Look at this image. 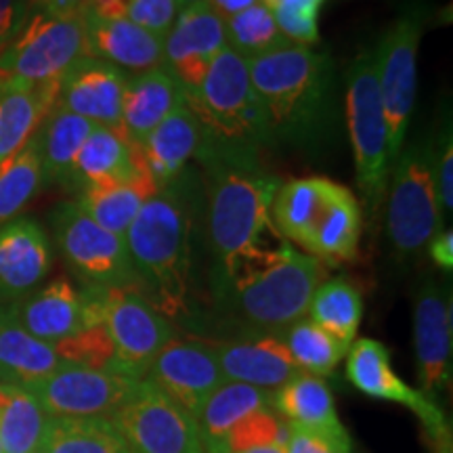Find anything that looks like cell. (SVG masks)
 <instances>
[{"instance_id":"cell-1","label":"cell","mask_w":453,"mask_h":453,"mask_svg":"<svg viewBox=\"0 0 453 453\" xmlns=\"http://www.w3.org/2000/svg\"><path fill=\"white\" fill-rule=\"evenodd\" d=\"M208 231L217 257V288L280 258L288 243L271 220L280 180L260 166H211Z\"/></svg>"},{"instance_id":"cell-2","label":"cell","mask_w":453,"mask_h":453,"mask_svg":"<svg viewBox=\"0 0 453 453\" xmlns=\"http://www.w3.org/2000/svg\"><path fill=\"white\" fill-rule=\"evenodd\" d=\"M271 145L311 147L332 122V61L313 47L288 44L248 61Z\"/></svg>"},{"instance_id":"cell-3","label":"cell","mask_w":453,"mask_h":453,"mask_svg":"<svg viewBox=\"0 0 453 453\" xmlns=\"http://www.w3.org/2000/svg\"><path fill=\"white\" fill-rule=\"evenodd\" d=\"M183 99L200 127V160L211 166H258V151L271 145L267 118L254 93L248 61L226 47L200 87Z\"/></svg>"},{"instance_id":"cell-4","label":"cell","mask_w":453,"mask_h":453,"mask_svg":"<svg viewBox=\"0 0 453 453\" xmlns=\"http://www.w3.org/2000/svg\"><path fill=\"white\" fill-rule=\"evenodd\" d=\"M124 240L141 294L166 319L189 315L191 214L174 185L143 203Z\"/></svg>"},{"instance_id":"cell-5","label":"cell","mask_w":453,"mask_h":453,"mask_svg":"<svg viewBox=\"0 0 453 453\" xmlns=\"http://www.w3.org/2000/svg\"><path fill=\"white\" fill-rule=\"evenodd\" d=\"M324 277L326 267L319 260L290 246L273 263L217 288V298L226 315L250 332L280 336L309 315Z\"/></svg>"},{"instance_id":"cell-6","label":"cell","mask_w":453,"mask_h":453,"mask_svg":"<svg viewBox=\"0 0 453 453\" xmlns=\"http://www.w3.org/2000/svg\"><path fill=\"white\" fill-rule=\"evenodd\" d=\"M347 127L361 212L376 225L388 194L390 157L373 49H361L347 70Z\"/></svg>"},{"instance_id":"cell-7","label":"cell","mask_w":453,"mask_h":453,"mask_svg":"<svg viewBox=\"0 0 453 453\" xmlns=\"http://www.w3.org/2000/svg\"><path fill=\"white\" fill-rule=\"evenodd\" d=\"M388 185L387 229L390 246L401 257H411L443 231V214L433 173V139L405 141L390 166Z\"/></svg>"},{"instance_id":"cell-8","label":"cell","mask_w":453,"mask_h":453,"mask_svg":"<svg viewBox=\"0 0 453 453\" xmlns=\"http://www.w3.org/2000/svg\"><path fill=\"white\" fill-rule=\"evenodd\" d=\"M82 57H88V44L81 15L32 11L19 34L0 53V81L26 87L61 82Z\"/></svg>"},{"instance_id":"cell-9","label":"cell","mask_w":453,"mask_h":453,"mask_svg":"<svg viewBox=\"0 0 453 453\" xmlns=\"http://www.w3.org/2000/svg\"><path fill=\"white\" fill-rule=\"evenodd\" d=\"M50 229L61 258L88 288L141 292L127 240L95 223L78 202H61L50 212Z\"/></svg>"},{"instance_id":"cell-10","label":"cell","mask_w":453,"mask_h":453,"mask_svg":"<svg viewBox=\"0 0 453 453\" xmlns=\"http://www.w3.org/2000/svg\"><path fill=\"white\" fill-rule=\"evenodd\" d=\"M426 7H410L382 34L378 47H373L378 88L382 97L384 122H387L390 166L403 150L410 118L416 105L418 49L426 30Z\"/></svg>"},{"instance_id":"cell-11","label":"cell","mask_w":453,"mask_h":453,"mask_svg":"<svg viewBox=\"0 0 453 453\" xmlns=\"http://www.w3.org/2000/svg\"><path fill=\"white\" fill-rule=\"evenodd\" d=\"M104 326L116 350L111 372L133 380H145L157 355L174 338L170 319L143 294L127 288L104 290Z\"/></svg>"},{"instance_id":"cell-12","label":"cell","mask_w":453,"mask_h":453,"mask_svg":"<svg viewBox=\"0 0 453 453\" xmlns=\"http://www.w3.org/2000/svg\"><path fill=\"white\" fill-rule=\"evenodd\" d=\"M111 422L133 453H206L194 418L147 380Z\"/></svg>"},{"instance_id":"cell-13","label":"cell","mask_w":453,"mask_h":453,"mask_svg":"<svg viewBox=\"0 0 453 453\" xmlns=\"http://www.w3.org/2000/svg\"><path fill=\"white\" fill-rule=\"evenodd\" d=\"M141 380L107 370L64 364L42 382L27 388L49 418L111 420Z\"/></svg>"},{"instance_id":"cell-14","label":"cell","mask_w":453,"mask_h":453,"mask_svg":"<svg viewBox=\"0 0 453 453\" xmlns=\"http://www.w3.org/2000/svg\"><path fill=\"white\" fill-rule=\"evenodd\" d=\"M413 347H416L420 393L430 401L451 384L453 313L449 288L424 277L413 303Z\"/></svg>"},{"instance_id":"cell-15","label":"cell","mask_w":453,"mask_h":453,"mask_svg":"<svg viewBox=\"0 0 453 453\" xmlns=\"http://www.w3.org/2000/svg\"><path fill=\"white\" fill-rule=\"evenodd\" d=\"M226 49L225 21L208 0L180 9L164 36V67L185 93L200 87L214 59Z\"/></svg>"},{"instance_id":"cell-16","label":"cell","mask_w":453,"mask_h":453,"mask_svg":"<svg viewBox=\"0 0 453 453\" xmlns=\"http://www.w3.org/2000/svg\"><path fill=\"white\" fill-rule=\"evenodd\" d=\"M347 359V376L357 390L376 399L393 401L407 407L420 418L422 426L434 443L449 439L443 411L434 401L424 396L420 390L411 388L396 376L390 365V353L382 342L373 338H359L350 344Z\"/></svg>"},{"instance_id":"cell-17","label":"cell","mask_w":453,"mask_h":453,"mask_svg":"<svg viewBox=\"0 0 453 453\" xmlns=\"http://www.w3.org/2000/svg\"><path fill=\"white\" fill-rule=\"evenodd\" d=\"M145 380L196 418L203 401L226 382L211 342L173 338L151 365Z\"/></svg>"},{"instance_id":"cell-18","label":"cell","mask_w":453,"mask_h":453,"mask_svg":"<svg viewBox=\"0 0 453 453\" xmlns=\"http://www.w3.org/2000/svg\"><path fill=\"white\" fill-rule=\"evenodd\" d=\"M53 248L42 225L17 217L0 226V307L19 303L47 280Z\"/></svg>"},{"instance_id":"cell-19","label":"cell","mask_w":453,"mask_h":453,"mask_svg":"<svg viewBox=\"0 0 453 453\" xmlns=\"http://www.w3.org/2000/svg\"><path fill=\"white\" fill-rule=\"evenodd\" d=\"M130 73L97 57H82L59 82L57 105L97 127L120 128L122 97Z\"/></svg>"},{"instance_id":"cell-20","label":"cell","mask_w":453,"mask_h":453,"mask_svg":"<svg viewBox=\"0 0 453 453\" xmlns=\"http://www.w3.org/2000/svg\"><path fill=\"white\" fill-rule=\"evenodd\" d=\"M212 350L226 382L275 390L304 373L294 364L283 340L271 334L223 340L214 342Z\"/></svg>"},{"instance_id":"cell-21","label":"cell","mask_w":453,"mask_h":453,"mask_svg":"<svg viewBox=\"0 0 453 453\" xmlns=\"http://www.w3.org/2000/svg\"><path fill=\"white\" fill-rule=\"evenodd\" d=\"M17 324L34 338L57 344L84 330L82 294L67 277L38 286L19 303L9 304Z\"/></svg>"},{"instance_id":"cell-22","label":"cell","mask_w":453,"mask_h":453,"mask_svg":"<svg viewBox=\"0 0 453 453\" xmlns=\"http://www.w3.org/2000/svg\"><path fill=\"white\" fill-rule=\"evenodd\" d=\"M87 30L88 57L120 67L130 76L164 65V41L128 19L104 21L81 15Z\"/></svg>"},{"instance_id":"cell-23","label":"cell","mask_w":453,"mask_h":453,"mask_svg":"<svg viewBox=\"0 0 453 453\" xmlns=\"http://www.w3.org/2000/svg\"><path fill=\"white\" fill-rule=\"evenodd\" d=\"M139 174H150V170L137 141L130 139L122 128L95 124L76 157L70 189L81 191L93 183L134 179Z\"/></svg>"},{"instance_id":"cell-24","label":"cell","mask_w":453,"mask_h":453,"mask_svg":"<svg viewBox=\"0 0 453 453\" xmlns=\"http://www.w3.org/2000/svg\"><path fill=\"white\" fill-rule=\"evenodd\" d=\"M137 143L157 189L164 191L177 183L187 162L196 157L200 150V127L185 99L166 120Z\"/></svg>"},{"instance_id":"cell-25","label":"cell","mask_w":453,"mask_h":453,"mask_svg":"<svg viewBox=\"0 0 453 453\" xmlns=\"http://www.w3.org/2000/svg\"><path fill=\"white\" fill-rule=\"evenodd\" d=\"M59 95V82L26 87L0 81V166L19 154L34 137Z\"/></svg>"},{"instance_id":"cell-26","label":"cell","mask_w":453,"mask_h":453,"mask_svg":"<svg viewBox=\"0 0 453 453\" xmlns=\"http://www.w3.org/2000/svg\"><path fill=\"white\" fill-rule=\"evenodd\" d=\"M361 229H364V212H361L359 197L349 187L338 183L304 250L324 267L353 263L359 257Z\"/></svg>"},{"instance_id":"cell-27","label":"cell","mask_w":453,"mask_h":453,"mask_svg":"<svg viewBox=\"0 0 453 453\" xmlns=\"http://www.w3.org/2000/svg\"><path fill=\"white\" fill-rule=\"evenodd\" d=\"M61 365L53 344L34 338L17 324L11 307H0V382L27 390Z\"/></svg>"},{"instance_id":"cell-28","label":"cell","mask_w":453,"mask_h":453,"mask_svg":"<svg viewBox=\"0 0 453 453\" xmlns=\"http://www.w3.org/2000/svg\"><path fill=\"white\" fill-rule=\"evenodd\" d=\"M180 101H183V88L164 65L134 73L124 88L120 128L130 139L141 141L157 124L166 120Z\"/></svg>"},{"instance_id":"cell-29","label":"cell","mask_w":453,"mask_h":453,"mask_svg":"<svg viewBox=\"0 0 453 453\" xmlns=\"http://www.w3.org/2000/svg\"><path fill=\"white\" fill-rule=\"evenodd\" d=\"M338 183L326 177L294 179L280 185L271 202V220L288 243L304 250Z\"/></svg>"},{"instance_id":"cell-30","label":"cell","mask_w":453,"mask_h":453,"mask_svg":"<svg viewBox=\"0 0 453 453\" xmlns=\"http://www.w3.org/2000/svg\"><path fill=\"white\" fill-rule=\"evenodd\" d=\"M95 124L55 104L34 133L41 157L42 185H61L70 189L76 157Z\"/></svg>"},{"instance_id":"cell-31","label":"cell","mask_w":453,"mask_h":453,"mask_svg":"<svg viewBox=\"0 0 453 453\" xmlns=\"http://www.w3.org/2000/svg\"><path fill=\"white\" fill-rule=\"evenodd\" d=\"M157 194L160 189L151 174H139L134 179L104 180L84 187L78 191V206L104 229L124 237L143 203Z\"/></svg>"},{"instance_id":"cell-32","label":"cell","mask_w":453,"mask_h":453,"mask_svg":"<svg viewBox=\"0 0 453 453\" xmlns=\"http://www.w3.org/2000/svg\"><path fill=\"white\" fill-rule=\"evenodd\" d=\"M271 390L242 382H223L196 413V426L206 453H220L225 434L254 411L269 410Z\"/></svg>"},{"instance_id":"cell-33","label":"cell","mask_w":453,"mask_h":453,"mask_svg":"<svg viewBox=\"0 0 453 453\" xmlns=\"http://www.w3.org/2000/svg\"><path fill=\"white\" fill-rule=\"evenodd\" d=\"M271 407L286 422L300 424V426L340 433L347 430L340 422L332 390L324 378L300 373L283 387L271 390Z\"/></svg>"},{"instance_id":"cell-34","label":"cell","mask_w":453,"mask_h":453,"mask_svg":"<svg viewBox=\"0 0 453 453\" xmlns=\"http://www.w3.org/2000/svg\"><path fill=\"white\" fill-rule=\"evenodd\" d=\"M307 317L321 330L350 347L357 340L361 317H364V296L357 283L347 277L321 281L311 300Z\"/></svg>"},{"instance_id":"cell-35","label":"cell","mask_w":453,"mask_h":453,"mask_svg":"<svg viewBox=\"0 0 453 453\" xmlns=\"http://www.w3.org/2000/svg\"><path fill=\"white\" fill-rule=\"evenodd\" d=\"M42 453H133L111 420L49 418Z\"/></svg>"},{"instance_id":"cell-36","label":"cell","mask_w":453,"mask_h":453,"mask_svg":"<svg viewBox=\"0 0 453 453\" xmlns=\"http://www.w3.org/2000/svg\"><path fill=\"white\" fill-rule=\"evenodd\" d=\"M49 416L30 390L11 387L0 407V445L3 453H38L47 433Z\"/></svg>"},{"instance_id":"cell-37","label":"cell","mask_w":453,"mask_h":453,"mask_svg":"<svg viewBox=\"0 0 453 453\" xmlns=\"http://www.w3.org/2000/svg\"><path fill=\"white\" fill-rule=\"evenodd\" d=\"M280 338L286 344L288 353L298 365V370L317 378H326L334 373L350 349L334 338L332 334L321 330L309 317L283 330Z\"/></svg>"},{"instance_id":"cell-38","label":"cell","mask_w":453,"mask_h":453,"mask_svg":"<svg viewBox=\"0 0 453 453\" xmlns=\"http://www.w3.org/2000/svg\"><path fill=\"white\" fill-rule=\"evenodd\" d=\"M223 21L226 47L246 61L292 44L280 32L273 13L263 3L252 4L235 15L223 17Z\"/></svg>"},{"instance_id":"cell-39","label":"cell","mask_w":453,"mask_h":453,"mask_svg":"<svg viewBox=\"0 0 453 453\" xmlns=\"http://www.w3.org/2000/svg\"><path fill=\"white\" fill-rule=\"evenodd\" d=\"M42 187L41 157L34 139L19 154L0 166V226L26 211Z\"/></svg>"},{"instance_id":"cell-40","label":"cell","mask_w":453,"mask_h":453,"mask_svg":"<svg viewBox=\"0 0 453 453\" xmlns=\"http://www.w3.org/2000/svg\"><path fill=\"white\" fill-rule=\"evenodd\" d=\"M286 441L288 422L281 420V416L273 411V407H269V410L254 411L237 422L225 434L220 453H240L265 445H286Z\"/></svg>"},{"instance_id":"cell-41","label":"cell","mask_w":453,"mask_h":453,"mask_svg":"<svg viewBox=\"0 0 453 453\" xmlns=\"http://www.w3.org/2000/svg\"><path fill=\"white\" fill-rule=\"evenodd\" d=\"M53 347L64 364L90 367V370L111 372L113 357H116L111 336L104 324L84 327Z\"/></svg>"},{"instance_id":"cell-42","label":"cell","mask_w":453,"mask_h":453,"mask_svg":"<svg viewBox=\"0 0 453 453\" xmlns=\"http://www.w3.org/2000/svg\"><path fill=\"white\" fill-rule=\"evenodd\" d=\"M433 173L441 214L451 217L453 208V130L451 113L447 111L443 127L433 139Z\"/></svg>"},{"instance_id":"cell-43","label":"cell","mask_w":453,"mask_h":453,"mask_svg":"<svg viewBox=\"0 0 453 453\" xmlns=\"http://www.w3.org/2000/svg\"><path fill=\"white\" fill-rule=\"evenodd\" d=\"M286 453H353L347 430L327 433L288 422Z\"/></svg>"},{"instance_id":"cell-44","label":"cell","mask_w":453,"mask_h":453,"mask_svg":"<svg viewBox=\"0 0 453 453\" xmlns=\"http://www.w3.org/2000/svg\"><path fill=\"white\" fill-rule=\"evenodd\" d=\"M275 24L280 32L292 44L298 47H313L319 42V9L304 7V4H292V7L273 11Z\"/></svg>"},{"instance_id":"cell-45","label":"cell","mask_w":453,"mask_h":453,"mask_svg":"<svg viewBox=\"0 0 453 453\" xmlns=\"http://www.w3.org/2000/svg\"><path fill=\"white\" fill-rule=\"evenodd\" d=\"M127 19L141 26L147 32L156 34L162 41L170 32L179 13L174 0H127Z\"/></svg>"},{"instance_id":"cell-46","label":"cell","mask_w":453,"mask_h":453,"mask_svg":"<svg viewBox=\"0 0 453 453\" xmlns=\"http://www.w3.org/2000/svg\"><path fill=\"white\" fill-rule=\"evenodd\" d=\"M32 13V0H0V53L19 34Z\"/></svg>"},{"instance_id":"cell-47","label":"cell","mask_w":453,"mask_h":453,"mask_svg":"<svg viewBox=\"0 0 453 453\" xmlns=\"http://www.w3.org/2000/svg\"><path fill=\"white\" fill-rule=\"evenodd\" d=\"M430 258L434 260L439 269H443L445 273H451L453 269V231L443 229L433 237V242L428 243Z\"/></svg>"},{"instance_id":"cell-48","label":"cell","mask_w":453,"mask_h":453,"mask_svg":"<svg viewBox=\"0 0 453 453\" xmlns=\"http://www.w3.org/2000/svg\"><path fill=\"white\" fill-rule=\"evenodd\" d=\"M87 0H32V11L49 15H81Z\"/></svg>"},{"instance_id":"cell-49","label":"cell","mask_w":453,"mask_h":453,"mask_svg":"<svg viewBox=\"0 0 453 453\" xmlns=\"http://www.w3.org/2000/svg\"><path fill=\"white\" fill-rule=\"evenodd\" d=\"M212 9L217 11L220 17H229L240 13V11L252 7V4L260 3V0H208Z\"/></svg>"},{"instance_id":"cell-50","label":"cell","mask_w":453,"mask_h":453,"mask_svg":"<svg viewBox=\"0 0 453 453\" xmlns=\"http://www.w3.org/2000/svg\"><path fill=\"white\" fill-rule=\"evenodd\" d=\"M260 3H263L265 7L271 11V13H273V11L292 7V4H303L300 0H260ZM304 7H309V4H304Z\"/></svg>"},{"instance_id":"cell-51","label":"cell","mask_w":453,"mask_h":453,"mask_svg":"<svg viewBox=\"0 0 453 453\" xmlns=\"http://www.w3.org/2000/svg\"><path fill=\"white\" fill-rule=\"evenodd\" d=\"M240 453H286V445H265V447H254V449H246Z\"/></svg>"},{"instance_id":"cell-52","label":"cell","mask_w":453,"mask_h":453,"mask_svg":"<svg viewBox=\"0 0 453 453\" xmlns=\"http://www.w3.org/2000/svg\"><path fill=\"white\" fill-rule=\"evenodd\" d=\"M9 390H11V384L0 382V407H3L4 401L9 399Z\"/></svg>"},{"instance_id":"cell-53","label":"cell","mask_w":453,"mask_h":453,"mask_svg":"<svg viewBox=\"0 0 453 453\" xmlns=\"http://www.w3.org/2000/svg\"><path fill=\"white\" fill-rule=\"evenodd\" d=\"M437 453H451V437L445 439L443 443L437 445Z\"/></svg>"},{"instance_id":"cell-54","label":"cell","mask_w":453,"mask_h":453,"mask_svg":"<svg viewBox=\"0 0 453 453\" xmlns=\"http://www.w3.org/2000/svg\"><path fill=\"white\" fill-rule=\"evenodd\" d=\"M174 3H177V9L180 11V9H187V7H191V4L200 3V0H174Z\"/></svg>"},{"instance_id":"cell-55","label":"cell","mask_w":453,"mask_h":453,"mask_svg":"<svg viewBox=\"0 0 453 453\" xmlns=\"http://www.w3.org/2000/svg\"><path fill=\"white\" fill-rule=\"evenodd\" d=\"M0 453H3V445H0Z\"/></svg>"},{"instance_id":"cell-56","label":"cell","mask_w":453,"mask_h":453,"mask_svg":"<svg viewBox=\"0 0 453 453\" xmlns=\"http://www.w3.org/2000/svg\"><path fill=\"white\" fill-rule=\"evenodd\" d=\"M38 453H42V451H38Z\"/></svg>"}]
</instances>
